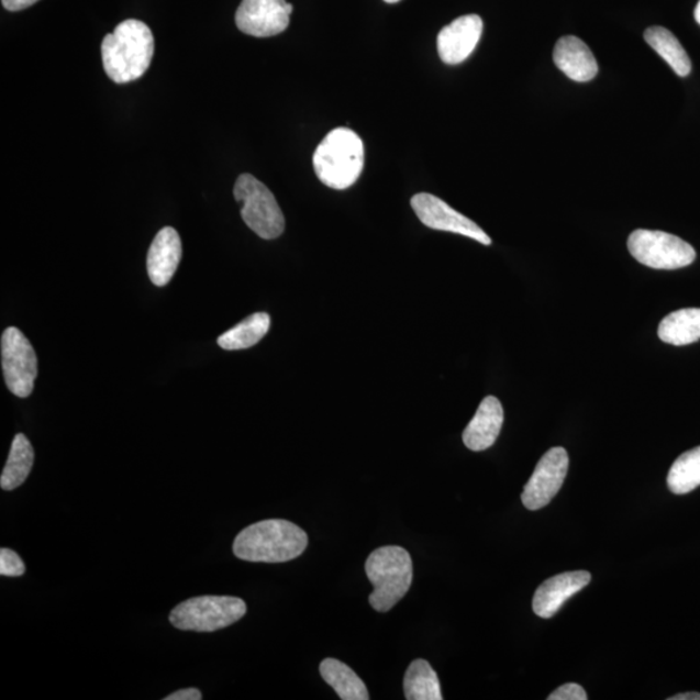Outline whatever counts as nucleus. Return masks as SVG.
<instances>
[{
	"label": "nucleus",
	"mask_w": 700,
	"mask_h": 700,
	"mask_svg": "<svg viewBox=\"0 0 700 700\" xmlns=\"http://www.w3.org/2000/svg\"><path fill=\"white\" fill-rule=\"evenodd\" d=\"M502 424L503 409L500 400L493 396L486 397L464 432L465 445L474 452L488 449L500 436Z\"/></svg>",
	"instance_id": "dca6fc26"
},
{
	"label": "nucleus",
	"mask_w": 700,
	"mask_h": 700,
	"mask_svg": "<svg viewBox=\"0 0 700 700\" xmlns=\"http://www.w3.org/2000/svg\"><path fill=\"white\" fill-rule=\"evenodd\" d=\"M555 65L576 82H589L598 75V63L587 43L575 35L562 37L555 45Z\"/></svg>",
	"instance_id": "2eb2a0df"
},
{
	"label": "nucleus",
	"mask_w": 700,
	"mask_h": 700,
	"mask_svg": "<svg viewBox=\"0 0 700 700\" xmlns=\"http://www.w3.org/2000/svg\"><path fill=\"white\" fill-rule=\"evenodd\" d=\"M660 341L676 346L689 345L700 338V309H680L663 319L659 324Z\"/></svg>",
	"instance_id": "f3484780"
},
{
	"label": "nucleus",
	"mask_w": 700,
	"mask_h": 700,
	"mask_svg": "<svg viewBox=\"0 0 700 700\" xmlns=\"http://www.w3.org/2000/svg\"><path fill=\"white\" fill-rule=\"evenodd\" d=\"M270 329L268 313H255L230 329L219 337V345L225 351L248 349L263 341Z\"/></svg>",
	"instance_id": "aec40b11"
},
{
	"label": "nucleus",
	"mask_w": 700,
	"mask_h": 700,
	"mask_svg": "<svg viewBox=\"0 0 700 700\" xmlns=\"http://www.w3.org/2000/svg\"><path fill=\"white\" fill-rule=\"evenodd\" d=\"M292 11L293 5L286 0H242L236 11V26L252 37H274L290 25Z\"/></svg>",
	"instance_id": "9b49d317"
},
{
	"label": "nucleus",
	"mask_w": 700,
	"mask_h": 700,
	"mask_svg": "<svg viewBox=\"0 0 700 700\" xmlns=\"http://www.w3.org/2000/svg\"><path fill=\"white\" fill-rule=\"evenodd\" d=\"M695 16H696L697 23L700 25V0L696 9Z\"/></svg>",
	"instance_id": "c85d7f7f"
},
{
	"label": "nucleus",
	"mask_w": 700,
	"mask_h": 700,
	"mask_svg": "<svg viewBox=\"0 0 700 700\" xmlns=\"http://www.w3.org/2000/svg\"><path fill=\"white\" fill-rule=\"evenodd\" d=\"M245 613L247 604L241 598L204 596L179 603L169 619L180 631L215 632L240 622Z\"/></svg>",
	"instance_id": "39448f33"
},
{
	"label": "nucleus",
	"mask_w": 700,
	"mask_h": 700,
	"mask_svg": "<svg viewBox=\"0 0 700 700\" xmlns=\"http://www.w3.org/2000/svg\"><path fill=\"white\" fill-rule=\"evenodd\" d=\"M309 540L304 530L284 519L247 526L234 541V554L245 562L285 563L299 558Z\"/></svg>",
	"instance_id": "f03ea898"
},
{
	"label": "nucleus",
	"mask_w": 700,
	"mask_h": 700,
	"mask_svg": "<svg viewBox=\"0 0 700 700\" xmlns=\"http://www.w3.org/2000/svg\"><path fill=\"white\" fill-rule=\"evenodd\" d=\"M647 45L658 53L662 59L669 64L675 74L687 77L691 71V60L680 41L674 33L663 26H652L645 32Z\"/></svg>",
	"instance_id": "6ab92c4d"
},
{
	"label": "nucleus",
	"mask_w": 700,
	"mask_h": 700,
	"mask_svg": "<svg viewBox=\"0 0 700 700\" xmlns=\"http://www.w3.org/2000/svg\"><path fill=\"white\" fill-rule=\"evenodd\" d=\"M590 580L591 575L588 571L566 573L547 579L533 597V611L540 618H553L562 605L586 588Z\"/></svg>",
	"instance_id": "ddd939ff"
},
{
	"label": "nucleus",
	"mask_w": 700,
	"mask_h": 700,
	"mask_svg": "<svg viewBox=\"0 0 700 700\" xmlns=\"http://www.w3.org/2000/svg\"><path fill=\"white\" fill-rule=\"evenodd\" d=\"M33 464V446L23 433H19L13 438L9 460L0 478V487L4 490H13L23 486L32 471Z\"/></svg>",
	"instance_id": "412c9836"
},
{
	"label": "nucleus",
	"mask_w": 700,
	"mask_h": 700,
	"mask_svg": "<svg viewBox=\"0 0 700 700\" xmlns=\"http://www.w3.org/2000/svg\"><path fill=\"white\" fill-rule=\"evenodd\" d=\"M321 675L338 698L343 700H369V691L355 670L336 659H324L321 663Z\"/></svg>",
	"instance_id": "a211bd4d"
},
{
	"label": "nucleus",
	"mask_w": 700,
	"mask_h": 700,
	"mask_svg": "<svg viewBox=\"0 0 700 700\" xmlns=\"http://www.w3.org/2000/svg\"><path fill=\"white\" fill-rule=\"evenodd\" d=\"M0 345L5 385L14 396L26 399L32 395L38 377V359L33 345L16 327L3 332Z\"/></svg>",
	"instance_id": "6e6552de"
},
{
	"label": "nucleus",
	"mask_w": 700,
	"mask_h": 700,
	"mask_svg": "<svg viewBox=\"0 0 700 700\" xmlns=\"http://www.w3.org/2000/svg\"><path fill=\"white\" fill-rule=\"evenodd\" d=\"M385 2L393 4V3L400 2V0H385Z\"/></svg>",
	"instance_id": "c756f323"
},
{
	"label": "nucleus",
	"mask_w": 700,
	"mask_h": 700,
	"mask_svg": "<svg viewBox=\"0 0 700 700\" xmlns=\"http://www.w3.org/2000/svg\"><path fill=\"white\" fill-rule=\"evenodd\" d=\"M365 569L374 587L369 602L379 612L393 609L413 582V560L400 546L377 548L367 558Z\"/></svg>",
	"instance_id": "20e7f679"
},
{
	"label": "nucleus",
	"mask_w": 700,
	"mask_h": 700,
	"mask_svg": "<svg viewBox=\"0 0 700 700\" xmlns=\"http://www.w3.org/2000/svg\"><path fill=\"white\" fill-rule=\"evenodd\" d=\"M155 40L143 21L130 19L115 26L102 43V59L108 77L115 84L141 78L149 68Z\"/></svg>",
	"instance_id": "f257e3e1"
},
{
	"label": "nucleus",
	"mask_w": 700,
	"mask_h": 700,
	"mask_svg": "<svg viewBox=\"0 0 700 700\" xmlns=\"http://www.w3.org/2000/svg\"><path fill=\"white\" fill-rule=\"evenodd\" d=\"M40 2V0H2L5 10L11 12L23 11Z\"/></svg>",
	"instance_id": "bb28decb"
},
{
	"label": "nucleus",
	"mask_w": 700,
	"mask_h": 700,
	"mask_svg": "<svg viewBox=\"0 0 700 700\" xmlns=\"http://www.w3.org/2000/svg\"><path fill=\"white\" fill-rule=\"evenodd\" d=\"M365 163L364 143L351 129L332 130L316 147L313 165L316 177L334 190H346L357 182Z\"/></svg>",
	"instance_id": "7ed1b4c3"
},
{
	"label": "nucleus",
	"mask_w": 700,
	"mask_h": 700,
	"mask_svg": "<svg viewBox=\"0 0 700 700\" xmlns=\"http://www.w3.org/2000/svg\"><path fill=\"white\" fill-rule=\"evenodd\" d=\"M569 457L563 447H553L540 459L535 473L526 482L522 501L526 509L536 511L551 503L565 482Z\"/></svg>",
	"instance_id": "1a4fd4ad"
},
{
	"label": "nucleus",
	"mask_w": 700,
	"mask_h": 700,
	"mask_svg": "<svg viewBox=\"0 0 700 700\" xmlns=\"http://www.w3.org/2000/svg\"><path fill=\"white\" fill-rule=\"evenodd\" d=\"M411 207H413L418 219L421 220L424 226L471 237V240L485 245L492 243L485 230H481L466 215L454 211L451 205H447L444 200L438 199L435 195L416 193L411 199Z\"/></svg>",
	"instance_id": "9d476101"
},
{
	"label": "nucleus",
	"mask_w": 700,
	"mask_h": 700,
	"mask_svg": "<svg viewBox=\"0 0 700 700\" xmlns=\"http://www.w3.org/2000/svg\"><path fill=\"white\" fill-rule=\"evenodd\" d=\"M182 259V242L176 229L164 227L158 231L151 244L147 257V270L151 280L157 287L169 284Z\"/></svg>",
	"instance_id": "4468645a"
},
{
	"label": "nucleus",
	"mask_w": 700,
	"mask_h": 700,
	"mask_svg": "<svg viewBox=\"0 0 700 700\" xmlns=\"http://www.w3.org/2000/svg\"><path fill=\"white\" fill-rule=\"evenodd\" d=\"M627 249L640 264L656 270L681 269L695 263L697 257L689 243L663 231H633Z\"/></svg>",
	"instance_id": "0eeeda50"
},
{
	"label": "nucleus",
	"mask_w": 700,
	"mask_h": 700,
	"mask_svg": "<svg viewBox=\"0 0 700 700\" xmlns=\"http://www.w3.org/2000/svg\"><path fill=\"white\" fill-rule=\"evenodd\" d=\"M667 485L675 495H688L700 486V446L681 454L675 460Z\"/></svg>",
	"instance_id": "5701e85b"
},
{
	"label": "nucleus",
	"mask_w": 700,
	"mask_h": 700,
	"mask_svg": "<svg viewBox=\"0 0 700 700\" xmlns=\"http://www.w3.org/2000/svg\"><path fill=\"white\" fill-rule=\"evenodd\" d=\"M548 700H587L588 696L580 685L566 684L557 690L553 691L547 698Z\"/></svg>",
	"instance_id": "393cba45"
},
{
	"label": "nucleus",
	"mask_w": 700,
	"mask_h": 700,
	"mask_svg": "<svg viewBox=\"0 0 700 700\" xmlns=\"http://www.w3.org/2000/svg\"><path fill=\"white\" fill-rule=\"evenodd\" d=\"M668 700H700V695L699 692H684V695L670 697Z\"/></svg>",
	"instance_id": "cd10ccee"
},
{
	"label": "nucleus",
	"mask_w": 700,
	"mask_h": 700,
	"mask_svg": "<svg viewBox=\"0 0 700 700\" xmlns=\"http://www.w3.org/2000/svg\"><path fill=\"white\" fill-rule=\"evenodd\" d=\"M25 569L24 562L19 557V554L10 551V548L0 551V575L19 577L25 574Z\"/></svg>",
	"instance_id": "b1692460"
},
{
	"label": "nucleus",
	"mask_w": 700,
	"mask_h": 700,
	"mask_svg": "<svg viewBox=\"0 0 700 700\" xmlns=\"http://www.w3.org/2000/svg\"><path fill=\"white\" fill-rule=\"evenodd\" d=\"M482 20L478 14H466L446 25L437 37L440 59L447 65L467 60L481 38Z\"/></svg>",
	"instance_id": "f8f14e48"
},
{
	"label": "nucleus",
	"mask_w": 700,
	"mask_h": 700,
	"mask_svg": "<svg viewBox=\"0 0 700 700\" xmlns=\"http://www.w3.org/2000/svg\"><path fill=\"white\" fill-rule=\"evenodd\" d=\"M203 699V695L201 691L195 688L184 689L177 692H173L169 697H166L165 700H201Z\"/></svg>",
	"instance_id": "a878e982"
},
{
	"label": "nucleus",
	"mask_w": 700,
	"mask_h": 700,
	"mask_svg": "<svg viewBox=\"0 0 700 700\" xmlns=\"http://www.w3.org/2000/svg\"><path fill=\"white\" fill-rule=\"evenodd\" d=\"M234 197L242 205V219L263 240H277L284 234V212L273 192L254 176L242 175L234 187Z\"/></svg>",
	"instance_id": "423d86ee"
},
{
	"label": "nucleus",
	"mask_w": 700,
	"mask_h": 700,
	"mask_svg": "<svg viewBox=\"0 0 700 700\" xmlns=\"http://www.w3.org/2000/svg\"><path fill=\"white\" fill-rule=\"evenodd\" d=\"M403 691L408 700H442V687L438 677L427 660L418 659L410 664Z\"/></svg>",
	"instance_id": "4be33fe9"
}]
</instances>
